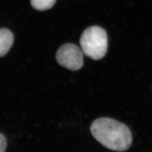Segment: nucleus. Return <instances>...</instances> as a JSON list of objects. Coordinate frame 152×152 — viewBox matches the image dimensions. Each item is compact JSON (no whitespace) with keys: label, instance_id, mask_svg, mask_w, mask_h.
<instances>
[{"label":"nucleus","instance_id":"obj_4","mask_svg":"<svg viewBox=\"0 0 152 152\" xmlns=\"http://www.w3.org/2000/svg\"><path fill=\"white\" fill-rule=\"evenodd\" d=\"M14 42L12 33L7 29H0V57L5 56Z\"/></svg>","mask_w":152,"mask_h":152},{"label":"nucleus","instance_id":"obj_1","mask_svg":"<svg viewBox=\"0 0 152 152\" xmlns=\"http://www.w3.org/2000/svg\"><path fill=\"white\" fill-rule=\"evenodd\" d=\"M92 136L104 147L117 152H124L131 145L132 136L126 125L109 118L95 120L91 125Z\"/></svg>","mask_w":152,"mask_h":152},{"label":"nucleus","instance_id":"obj_5","mask_svg":"<svg viewBox=\"0 0 152 152\" xmlns=\"http://www.w3.org/2000/svg\"><path fill=\"white\" fill-rule=\"evenodd\" d=\"M56 2V0H31L33 7L37 10L44 11L51 9Z\"/></svg>","mask_w":152,"mask_h":152},{"label":"nucleus","instance_id":"obj_2","mask_svg":"<svg viewBox=\"0 0 152 152\" xmlns=\"http://www.w3.org/2000/svg\"><path fill=\"white\" fill-rule=\"evenodd\" d=\"M80 43L85 54L93 60H99L107 51V34L104 29L98 26L88 28L82 33Z\"/></svg>","mask_w":152,"mask_h":152},{"label":"nucleus","instance_id":"obj_3","mask_svg":"<svg viewBox=\"0 0 152 152\" xmlns=\"http://www.w3.org/2000/svg\"><path fill=\"white\" fill-rule=\"evenodd\" d=\"M56 59L59 65L71 71H77L83 64V55L81 50L74 44H65L57 51Z\"/></svg>","mask_w":152,"mask_h":152},{"label":"nucleus","instance_id":"obj_6","mask_svg":"<svg viewBox=\"0 0 152 152\" xmlns=\"http://www.w3.org/2000/svg\"><path fill=\"white\" fill-rule=\"evenodd\" d=\"M7 145V142L5 136L0 134V152H5Z\"/></svg>","mask_w":152,"mask_h":152}]
</instances>
